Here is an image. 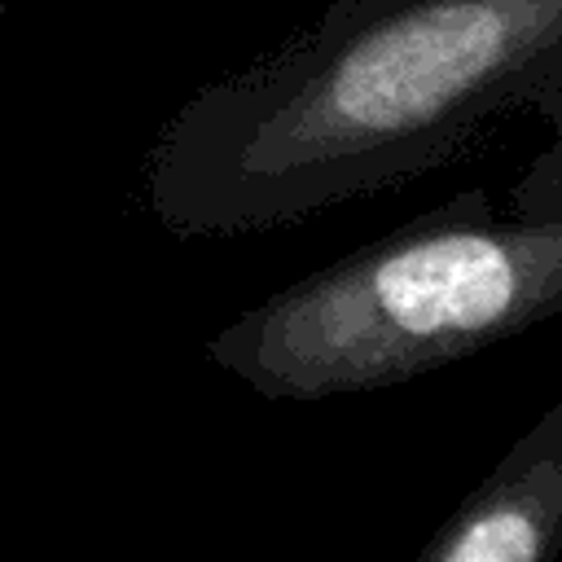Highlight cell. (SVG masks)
I'll return each instance as SVG.
<instances>
[{"label": "cell", "instance_id": "obj_1", "mask_svg": "<svg viewBox=\"0 0 562 562\" xmlns=\"http://www.w3.org/2000/svg\"><path fill=\"white\" fill-rule=\"evenodd\" d=\"M558 70L562 0H334L171 114L145 202L176 237L294 224L448 162Z\"/></svg>", "mask_w": 562, "mask_h": 562}, {"label": "cell", "instance_id": "obj_2", "mask_svg": "<svg viewBox=\"0 0 562 562\" xmlns=\"http://www.w3.org/2000/svg\"><path fill=\"white\" fill-rule=\"evenodd\" d=\"M562 312V220L501 215L483 189L268 294L206 356L277 404L382 391Z\"/></svg>", "mask_w": 562, "mask_h": 562}, {"label": "cell", "instance_id": "obj_3", "mask_svg": "<svg viewBox=\"0 0 562 562\" xmlns=\"http://www.w3.org/2000/svg\"><path fill=\"white\" fill-rule=\"evenodd\" d=\"M562 553V395L439 522L417 562H553Z\"/></svg>", "mask_w": 562, "mask_h": 562}, {"label": "cell", "instance_id": "obj_4", "mask_svg": "<svg viewBox=\"0 0 562 562\" xmlns=\"http://www.w3.org/2000/svg\"><path fill=\"white\" fill-rule=\"evenodd\" d=\"M527 105L549 123V145L518 176L509 206H514V215L562 220V70L544 88H536V97Z\"/></svg>", "mask_w": 562, "mask_h": 562}]
</instances>
